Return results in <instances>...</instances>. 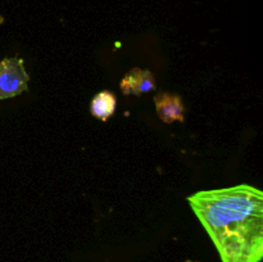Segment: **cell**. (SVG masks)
Segmentation results:
<instances>
[{"label": "cell", "mask_w": 263, "mask_h": 262, "mask_svg": "<svg viewBox=\"0 0 263 262\" xmlns=\"http://www.w3.org/2000/svg\"><path fill=\"white\" fill-rule=\"evenodd\" d=\"M222 262H261L263 193L251 185L198 192L187 197Z\"/></svg>", "instance_id": "cell-1"}, {"label": "cell", "mask_w": 263, "mask_h": 262, "mask_svg": "<svg viewBox=\"0 0 263 262\" xmlns=\"http://www.w3.org/2000/svg\"><path fill=\"white\" fill-rule=\"evenodd\" d=\"M27 71L23 66V59L4 58L0 62V100L17 97L28 87Z\"/></svg>", "instance_id": "cell-2"}, {"label": "cell", "mask_w": 263, "mask_h": 262, "mask_svg": "<svg viewBox=\"0 0 263 262\" xmlns=\"http://www.w3.org/2000/svg\"><path fill=\"white\" fill-rule=\"evenodd\" d=\"M123 95H143L156 89V79L149 69L133 68L121 81Z\"/></svg>", "instance_id": "cell-3"}, {"label": "cell", "mask_w": 263, "mask_h": 262, "mask_svg": "<svg viewBox=\"0 0 263 262\" xmlns=\"http://www.w3.org/2000/svg\"><path fill=\"white\" fill-rule=\"evenodd\" d=\"M157 115L163 122L171 123L175 121H184V103L179 95L161 92L154 97Z\"/></svg>", "instance_id": "cell-4"}, {"label": "cell", "mask_w": 263, "mask_h": 262, "mask_svg": "<svg viewBox=\"0 0 263 262\" xmlns=\"http://www.w3.org/2000/svg\"><path fill=\"white\" fill-rule=\"evenodd\" d=\"M116 97L113 92L104 90L100 91L92 98L91 104H90V110L94 117L99 118V120L105 121L115 113L116 110Z\"/></svg>", "instance_id": "cell-5"}, {"label": "cell", "mask_w": 263, "mask_h": 262, "mask_svg": "<svg viewBox=\"0 0 263 262\" xmlns=\"http://www.w3.org/2000/svg\"><path fill=\"white\" fill-rule=\"evenodd\" d=\"M185 262H199V261H192V259H187V261H185Z\"/></svg>", "instance_id": "cell-6"}]
</instances>
